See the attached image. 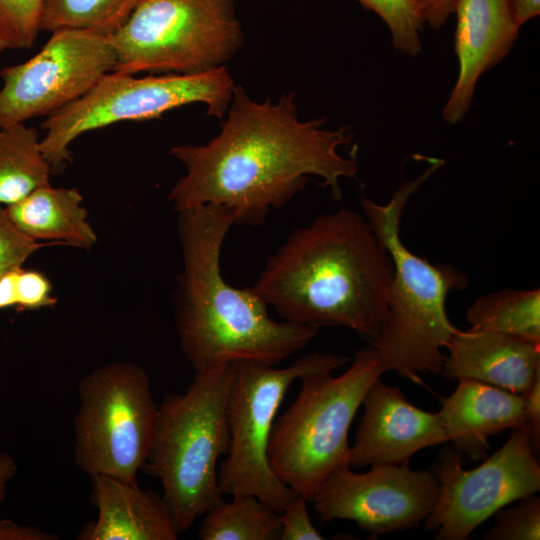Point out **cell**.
<instances>
[{
  "instance_id": "cell-4",
  "label": "cell",
  "mask_w": 540,
  "mask_h": 540,
  "mask_svg": "<svg viewBox=\"0 0 540 540\" xmlns=\"http://www.w3.org/2000/svg\"><path fill=\"white\" fill-rule=\"evenodd\" d=\"M431 159L416 178L403 182L385 204L362 196L360 205L393 266L388 311L378 338L371 344L385 371L421 382L420 374H440L446 348L456 328L446 314L452 290L466 287L468 277L445 263H431L411 252L400 236L403 210L411 197L442 165Z\"/></svg>"
},
{
  "instance_id": "cell-18",
  "label": "cell",
  "mask_w": 540,
  "mask_h": 540,
  "mask_svg": "<svg viewBox=\"0 0 540 540\" xmlns=\"http://www.w3.org/2000/svg\"><path fill=\"white\" fill-rule=\"evenodd\" d=\"M440 403L438 413L448 442L471 461L487 456L490 437L521 427L524 421L521 394L475 380H459Z\"/></svg>"
},
{
  "instance_id": "cell-28",
  "label": "cell",
  "mask_w": 540,
  "mask_h": 540,
  "mask_svg": "<svg viewBox=\"0 0 540 540\" xmlns=\"http://www.w3.org/2000/svg\"><path fill=\"white\" fill-rule=\"evenodd\" d=\"M53 245L59 244L35 241L21 233L0 205V277L12 268L23 266L39 249Z\"/></svg>"
},
{
  "instance_id": "cell-31",
  "label": "cell",
  "mask_w": 540,
  "mask_h": 540,
  "mask_svg": "<svg viewBox=\"0 0 540 540\" xmlns=\"http://www.w3.org/2000/svg\"><path fill=\"white\" fill-rule=\"evenodd\" d=\"M458 0H415L421 16L433 29H441L455 12Z\"/></svg>"
},
{
  "instance_id": "cell-21",
  "label": "cell",
  "mask_w": 540,
  "mask_h": 540,
  "mask_svg": "<svg viewBox=\"0 0 540 540\" xmlns=\"http://www.w3.org/2000/svg\"><path fill=\"white\" fill-rule=\"evenodd\" d=\"M471 329L540 343V290L503 289L480 296L466 312Z\"/></svg>"
},
{
  "instance_id": "cell-20",
  "label": "cell",
  "mask_w": 540,
  "mask_h": 540,
  "mask_svg": "<svg viewBox=\"0 0 540 540\" xmlns=\"http://www.w3.org/2000/svg\"><path fill=\"white\" fill-rule=\"evenodd\" d=\"M52 168L41 149L39 133L17 123L0 128V205L9 206L50 184Z\"/></svg>"
},
{
  "instance_id": "cell-30",
  "label": "cell",
  "mask_w": 540,
  "mask_h": 540,
  "mask_svg": "<svg viewBox=\"0 0 540 540\" xmlns=\"http://www.w3.org/2000/svg\"><path fill=\"white\" fill-rule=\"evenodd\" d=\"M524 400V421L521 428L526 433L535 456L540 452V377L521 394Z\"/></svg>"
},
{
  "instance_id": "cell-13",
  "label": "cell",
  "mask_w": 540,
  "mask_h": 540,
  "mask_svg": "<svg viewBox=\"0 0 540 540\" xmlns=\"http://www.w3.org/2000/svg\"><path fill=\"white\" fill-rule=\"evenodd\" d=\"M438 491L431 470L385 465L356 473L344 464L323 480L311 502L321 522L354 521L377 537L419 525L432 511Z\"/></svg>"
},
{
  "instance_id": "cell-32",
  "label": "cell",
  "mask_w": 540,
  "mask_h": 540,
  "mask_svg": "<svg viewBox=\"0 0 540 540\" xmlns=\"http://www.w3.org/2000/svg\"><path fill=\"white\" fill-rule=\"evenodd\" d=\"M56 534L35 526L20 525L12 520H0V540H58Z\"/></svg>"
},
{
  "instance_id": "cell-9",
  "label": "cell",
  "mask_w": 540,
  "mask_h": 540,
  "mask_svg": "<svg viewBox=\"0 0 540 540\" xmlns=\"http://www.w3.org/2000/svg\"><path fill=\"white\" fill-rule=\"evenodd\" d=\"M73 458L90 477L137 482L152 440L158 406L146 370L114 361L84 375L77 385Z\"/></svg>"
},
{
  "instance_id": "cell-33",
  "label": "cell",
  "mask_w": 540,
  "mask_h": 540,
  "mask_svg": "<svg viewBox=\"0 0 540 540\" xmlns=\"http://www.w3.org/2000/svg\"><path fill=\"white\" fill-rule=\"evenodd\" d=\"M507 3L519 28L540 14V0H507Z\"/></svg>"
},
{
  "instance_id": "cell-5",
  "label": "cell",
  "mask_w": 540,
  "mask_h": 540,
  "mask_svg": "<svg viewBox=\"0 0 540 540\" xmlns=\"http://www.w3.org/2000/svg\"><path fill=\"white\" fill-rule=\"evenodd\" d=\"M232 362L195 371L182 393L166 395L157 409L147 473L161 482L179 533L223 500L218 460L227 454V395Z\"/></svg>"
},
{
  "instance_id": "cell-2",
  "label": "cell",
  "mask_w": 540,
  "mask_h": 540,
  "mask_svg": "<svg viewBox=\"0 0 540 540\" xmlns=\"http://www.w3.org/2000/svg\"><path fill=\"white\" fill-rule=\"evenodd\" d=\"M392 274L366 217L342 208L292 231L250 287L284 321L348 328L372 344L387 317Z\"/></svg>"
},
{
  "instance_id": "cell-27",
  "label": "cell",
  "mask_w": 540,
  "mask_h": 540,
  "mask_svg": "<svg viewBox=\"0 0 540 540\" xmlns=\"http://www.w3.org/2000/svg\"><path fill=\"white\" fill-rule=\"evenodd\" d=\"M498 512L495 524L484 535V539H540V498L536 493L518 499L513 507Z\"/></svg>"
},
{
  "instance_id": "cell-6",
  "label": "cell",
  "mask_w": 540,
  "mask_h": 540,
  "mask_svg": "<svg viewBox=\"0 0 540 540\" xmlns=\"http://www.w3.org/2000/svg\"><path fill=\"white\" fill-rule=\"evenodd\" d=\"M385 371L370 345L356 352L339 376L315 373L300 379L296 400L276 417L268 460L276 477L311 501L323 480L349 464L350 425L371 386Z\"/></svg>"
},
{
  "instance_id": "cell-16",
  "label": "cell",
  "mask_w": 540,
  "mask_h": 540,
  "mask_svg": "<svg viewBox=\"0 0 540 540\" xmlns=\"http://www.w3.org/2000/svg\"><path fill=\"white\" fill-rule=\"evenodd\" d=\"M441 373L450 381L475 380L523 394L540 377V343L494 331L457 330Z\"/></svg>"
},
{
  "instance_id": "cell-25",
  "label": "cell",
  "mask_w": 540,
  "mask_h": 540,
  "mask_svg": "<svg viewBox=\"0 0 540 540\" xmlns=\"http://www.w3.org/2000/svg\"><path fill=\"white\" fill-rule=\"evenodd\" d=\"M56 303L49 279L37 270L18 266L0 277V311L10 307L18 311L38 310Z\"/></svg>"
},
{
  "instance_id": "cell-17",
  "label": "cell",
  "mask_w": 540,
  "mask_h": 540,
  "mask_svg": "<svg viewBox=\"0 0 540 540\" xmlns=\"http://www.w3.org/2000/svg\"><path fill=\"white\" fill-rule=\"evenodd\" d=\"M91 478V502L97 509L94 521L85 524L78 540H176L179 532L171 510L153 490L141 489L107 475Z\"/></svg>"
},
{
  "instance_id": "cell-23",
  "label": "cell",
  "mask_w": 540,
  "mask_h": 540,
  "mask_svg": "<svg viewBox=\"0 0 540 540\" xmlns=\"http://www.w3.org/2000/svg\"><path fill=\"white\" fill-rule=\"evenodd\" d=\"M140 0H43L41 31L85 30L116 33Z\"/></svg>"
},
{
  "instance_id": "cell-14",
  "label": "cell",
  "mask_w": 540,
  "mask_h": 540,
  "mask_svg": "<svg viewBox=\"0 0 540 540\" xmlns=\"http://www.w3.org/2000/svg\"><path fill=\"white\" fill-rule=\"evenodd\" d=\"M348 463L351 468L408 465L418 451L448 442L439 413L413 405L379 377L367 390Z\"/></svg>"
},
{
  "instance_id": "cell-10",
  "label": "cell",
  "mask_w": 540,
  "mask_h": 540,
  "mask_svg": "<svg viewBox=\"0 0 540 540\" xmlns=\"http://www.w3.org/2000/svg\"><path fill=\"white\" fill-rule=\"evenodd\" d=\"M234 82L224 66L197 73L134 77L109 72L85 95L47 116L41 149L52 170L71 160L70 145L81 134L121 121L160 117L172 109L203 103L210 116L227 112Z\"/></svg>"
},
{
  "instance_id": "cell-12",
  "label": "cell",
  "mask_w": 540,
  "mask_h": 540,
  "mask_svg": "<svg viewBox=\"0 0 540 540\" xmlns=\"http://www.w3.org/2000/svg\"><path fill=\"white\" fill-rule=\"evenodd\" d=\"M116 61L108 37L85 30L53 32L35 56L1 70L0 128L48 116L79 99Z\"/></svg>"
},
{
  "instance_id": "cell-3",
  "label": "cell",
  "mask_w": 540,
  "mask_h": 540,
  "mask_svg": "<svg viewBox=\"0 0 540 540\" xmlns=\"http://www.w3.org/2000/svg\"><path fill=\"white\" fill-rule=\"evenodd\" d=\"M176 214L182 271L175 323L181 351L195 371L241 360L276 365L316 336L315 327L272 319L251 287L225 281L220 257L234 224L229 209L203 205Z\"/></svg>"
},
{
  "instance_id": "cell-26",
  "label": "cell",
  "mask_w": 540,
  "mask_h": 540,
  "mask_svg": "<svg viewBox=\"0 0 540 540\" xmlns=\"http://www.w3.org/2000/svg\"><path fill=\"white\" fill-rule=\"evenodd\" d=\"M42 6L43 0H0V52L33 46Z\"/></svg>"
},
{
  "instance_id": "cell-7",
  "label": "cell",
  "mask_w": 540,
  "mask_h": 540,
  "mask_svg": "<svg viewBox=\"0 0 540 540\" xmlns=\"http://www.w3.org/2000/svg\"><path fill=\"white\" fill-rule=\"evenodd\" d=\"M349 357L312 353L284 368L256 361L232 362L227 395L230 445L218 469L221 492L254 495L279 514L297 493L273 473L268 445L278 410L291 385L305 376L333 372Z\"/></svg>"
},
{
  "instance_id": "cell-34",
  "label": "cell",
  "mask_w": 540,
  "mask_h": 540,
  "mask_svg": "<svg viewBox=\"0 0 540 540\" xmlns=\"http://www.w3.org/2000/svg\"><path fill=\"white\" fill-rule=\"evenodd\" d=\"M17 470L14 458L8 453L0 452V507L6 499L8 484L16 475Z\"/></svg>"
},
{
  "instance_id": "cell-11",
  "label": "cell",
  "mask_w": 540,
  "mask_h": 540,
  "mask_svg": "<svg viewBox=\"0 0 540 540\" xmlns=\"http://www.w3.org/2000/svg\"><path fill=\"white\" fill-rule=\"evenodd\" d=\"M464 459L446 447L431 465L439 491L424 528L435 539L465 540L504 506L540 489V466L521 427L479 466L465 469Z\"/></svg>"
},
{
  "instance_id": "cell-22",
  "label": "cell",
  "mask_w": 540,
  "mask_h": 540,
  "mask_svg": "<svg viewBox=\"0 0 540 540\" xmlns=\"http://www.w3.org/2000/svg\"><path fill=\"white\" fill-rule=\"evenodd\" d=\"M204 515L199 539L279 540L280 514L254 495H232Z\"/></svg>"
},
{
  "instance_id": "cell-29",
  "label": "cell",
  "mask_w": 540,
  "mask_h": 540,
  "mask_svg": "<svg viewBox=\"0 0 540 540\" xmlns=\"http://www.w3.org/2000/svg\"><path fill=\"white\" fill-rule=\"evenodd\" d=\"M308 500L297 494L280 513L279 540H321L320 532L313 525L307 510Z\"/></svg>"
},
{
  "instance_id": "cell-24",
  "label": "cell",
  "mask_w": 540,
  "mask_h": 540,
  "mask_svg": "<svg viewBox=\"0 0 540 540\" xmlns=\"http://www.w3.org/2000/svg\"><path fill=\"white\" fill-rule=\"evenodd\" d=\"M388 26L394 49L416 57L422 52L420 33L425 22L415 0H356Z\"/></svg>"
},
{
  "instance_id": "cell-19",
  "label": "cell",
  "mask_w": 540,
  "mask_h": 540,
  "mask_svg": "<svg viewBox=\"0 0 540 540\" xmlns=\"http://www.w3.org/2000/svg\"><path fill=\"white\" fill-rule=\"evenodd\" d=\"M82 202L77 189L47 184L6 206L5 211L14 226L35 241L90 249L97 235Z\"/></svg>"
},
{
  "instance_id": "cell-8",
  "label": "cell",
  "mask_w": 540,
  "mask_h": 540,
  "mask_svg": "<svg viewBox=\"0 0 540 540\" xmlns=\"http://www.w3.org/2000/svg\"><path fill=\"white\" fill-rule=\"evenodd\" d=\"M233 0H140L108 39L113 71L197 74L215 69L242 44Z\"/></svg>"
},
{
  "instance_id": "cell-15",
  "label": "cell",
  "mask_w": 540,
  "mask_h": 540,
  "mask_svg": "<svg viewBox=\"0 0 540 540\" xmlns=\"http://www.w3.org/2000/svg\"><path fill=\"white\" fill-rule=\"evenodd\" d=\"M454 14L459 74L442 111L452 125L464 119L478 80L509 54L520 30L507 0H458Z\"/></svg>"
},
{
  "instance_id": "cell-1",
  "label": "cell",
  "mask_w": 540,
  "mask_h": 540,
  "mask_svg": "<svg viewBox=\"0 0 540 540\" xmlns=\"http://www.w3.org/2000/svg\"><path fill=\"white\" fill-rule=\"evenodd\" d=\"M294 97L259 103L235 86L216 137L170 150L186 169L168 195L173 211L216 205L233 213L234 224L258 226L271 208L301 191L310 175L341 199L340 180L357 179L359 171L355 157L339 152L351 142L350 127L328 130L324 118L300 120Z\"/></svg>"
}]
</instances>
